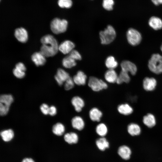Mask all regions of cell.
Instances as JSON below:
<instances>
[{"label":"cell","instance_id":"6da1fadb","mask_svg":"<svg viewBox=\"0 0 162 162\" xmlns=\"http://www.w3.org/2000/svg\"><path fill=\"white\" fill-rule=\"evenodd\" d=\"M40 41L42 45L40 52L45 57L53 56L57 53L59 46L53 36L50 34L45 35L41 38Z\"/></svg>","mask_w":162,"mask_h":162},{"label":"cell","instance_id":"7a4b0ae2","mask_svg":"<svg viewBox=\"0 0 162 162\" xmlns=\"http://www.w3.org/2000/svg\"><path fill=\"white\" fill-rule=\"evenodd\" d=\"M148 67L152 72L159 74L162 73V56L159 54H153L150 58Z\"/></svg>","mask_w":162,"mask_h":162},{"label":"cell","instance_id":"3957f363","mask_svg":"<svg viewBox=\"0 0 162 162\" xmlns=\"http://www.w3.org/2000/svg\"><path fill=\"white\" fill-rule=\"evenodd\" d=\"M101 43L103 44H108L112 42L116 35V31L111 25H108L103 31L99 33Z\"/></svg>","mask_w":162,"mask_h":162},{"label":"cell","instance_id":"277c9868","mask_svg":"<svg viewBox=\"0 0 162 162\" xmlns=\"http://www.w3.org/2000/svg\"><path fill=\"white\" fill-rule=\"evenodd\" d=\"M68 25V22L66 20L55 18L51 22L50 28L54 33L58 34L65 32Z\"/></svg>","mask_w":162,"mask_h":162},{"label":"cell","instance_id":"5b68a950","mask_svg":"<svg viewBox=\"0 0 162 162\" xmlns=\"http://www.w3.org/2000/svg\"><path fill=\"white\" fill-rule=\"evenodd\" d=\"M88 85L92 90L95 92H99L108 88V85L106 82L93 76L89 77Z\"/></svg>","mask_w":162,"mask_h":162},{"label":"cell","instance_id":"8992f818","mask_svg":"<svg viewBox=\"0 0 162 162\" xmlns=\"http://www.w3.org/2000/svg\"><path fill=\"white\" fill-rule=\"evenodd\" d=\"M126 37L128 43L132 46L139 45L142 39L140 33L137 30L132 28L128 29L126 33Z\"/></svg>","mask_w":162,"mask_h":162},{"label":"cell","instance_id":"52a82bcc","mask_svg":"<svg viewBox=\"0 0 162 162\" xmlns=\"http://www.w3.org/2000/svg\"><path fill=\"white\" fill-rule=\"evenodd\" d=\"M122 70L130 73L133 75H135L137 71V68L135 64L132 62L128 61H123L121 64Z\"/></svg>","mask_w":162,"mask_h":162},{"label":"cell","instance_id":"ba28073f","mask_svg":"<svg viewBox=\"0 0 162 162\" xmlns=\"http://www.w3.org/2000/svg\"><path fill=\"white\" fill-rule=\"evenodd\" d=\"M70 76L69 74L64 70L61 68H58L55 79L58 85L61 86Z\"/></svg>","mask_w":162,"mask_h":162},{"label":"cell","instance_id":"9c48e42d","mask_svg":"<svg viewBox=\"0 0 162 162\" xmlns=\"http://www.w3.org/2000/svg\"><path fill=\"white\" fill-rule=\"evenodd\" d=\"M75 44L72 42L66 40L60 44L58 46V50L64 54H69L75 47Z\"/></svg>","mask_w":162,"mask_h":162},{"label":"cell","instance_id":"30bf717a","mask_svg":"<svg viewBox=\"0 0 162 162\" xmlns=\"http://www.w3.org/2000/svg\"><path fill=\"white\" fill-rule=\"evenodd\" d=\"M71 103L75 110L77 112H80L85 105L84 100L77 96H75L72 98Z\"/></svg>","mask_w":162,"mask_h":162},{"label":"cell","instance_id":"8fae6325","mask_svg":"<svg viewBox=\"0 0 162 162\" xmlns=\"http://www.w3.org/2000/svg\"><path fill=\"white\" fill-rule=\"evenodd\" d=\"M157 85L156 80L154 78L146 77L143 81V86L147 91H152L154 89Z\"/></svg>","mask_w":162,"mask_h":162},{"label":"cell","instance_id":"7c38bea8","mask_svg":"<svg viewBox=\"0 0 162 162\" xmlns=\"http://www.w3.org/2000/svg\"><path fill=\"white\" fill-rule=\"evenodd\" d=\"M87 76L82 71H78L73 78L75 84L78 86H84L86 83Z\"/></svg>","mask_w":162,"mask_h":162},{"label":"cell","instance_id":"4fadbf2b","mask_svg":"<svg viewBox=\"0 0 162 162\" xmlns=\"http://www.w3.org/2000/svg\"><path fill=\"white\" fill-rule=\"evenodd\" d=\"M14 35L20 42L24 43L28 40V35L26 30L23 28H17L15 30Z\"/></svg>","mask_w":162,"mask_h":162},{"label":"cell","instance_id":"5bb4252c","mask_svg":"<svg viewBox=\"0 0 162 162\" xmlns=\"http://www.w3.org/2000/svg\"><path fill=\"white\" fill-rule=\"evenodd\" d=\"M71 124L73 128L78 130H81L84 128L85 123L83 118L80 116H76L72 119Z\"/></svg>","mask_w":162,"mask_h":162},{"label":"cell","instance_id":"9a60e30c","mask_svg":"<svg viewBox=\"0 0 162 162\" xmlns=\"http://www.w3.org/2000/svg\"><path fill=\"white\" fill-rule=\"evenodd\" d=\"M45 57L40 52H34L31 56L32 60L37 66L45 64L46 62Z\"/></svg>","mask_w":162,"mask_h":162},{"label":"cell","instance_id":"2e32d148","mask_svg":"<svg viewBox=\"0 0 162 162\" xmlns=\"http://www.w3.org/2000/svg\"><path fill=\"white\" fill-rule=\"evenodd\" d=\"M89 116L90 119L94 122H99L103 116L102 112L98 108L93 107L89 111Z\"/></svg>","mask_w":162,"mask_h":162},{"label":"cell","instance_id":"e0dca14e","mask_svg":"<svg viewBox=\"0 0 162 162\" xmlns=\"http://www.w3.org/2000/svg\"><path fill=\"white\" fill-rule=\"evenodd\" d=\"M148 23L149 26L154 30H157L162 28V20L158 17L152 16L150 17Z\"/></svg>","mask_w":162,"mask_h":162},{"label":"cell","instance_id":"ac0fdd59","mask_svg":"<svg viewBox=\"0 0 162 162\" xmlns=\"http://www.w3.org/2000/svg\"><path fill=\"white\" fill-rule=\"evenodd\" d=\"M118 75L114 69H109L106 71L104 74V78L108 82L113 83L117 81Z\"/></svg>","mask_w":162,"mask_h":162},{"label":"cell","instance_id":"d6986e66","mask_svg":"<svg viewBox=\"0 0 162 162\" xmlns=\"http://www.w3.org/2000/svg\"><path fill=\"white\" fill-rule=\"evenodd\" d=\"M118 152L119 155L122 159L127 160L130 158L131 151L128 147L123 145L118 148Z\"/></svg>","mask_w":162,"mask_h":162},{"label":"cell","instance_id":"ffe728a7","mask_svg":"<svg viewBox=\"0 0 162 162\" xmlns=\"http://www.w3.org/2000/svg\"><path fill=\"white\" fill-rule=\"evenodd\" d=\"M117 110L120 114L124 115H130L133 112V108L128 104L119 105L118 107Z\"/></svg>","mask_w":162,"mask_h":162},{"label":"cell","instance_id":"44dd1931","mask_svg":"<svg viewBox=\"0 0 162 162\" xmlns=\"http://www.w3.org/2000/svg\"><path fill=\"white\" fill-rule=\"evenodd\" d=\"M143 122L146 126L150 128L154 126L156 124V120L154 116L150 113L144 116Z\"/></svg>","mask_w":162,"mask_h":162},{"label":"cell","instance_id":"7402d4cb","mask_svg":"<svg viewBox=\"0 0 162 162\" xmlns=\"http://www.w3.org/2000/svg\"><path fill=\"white\" fill-rule=\"evenodd\" d=\"M64 139L66 142L71 144L77 142L78 136L76 133L71 132L65 134L64 136Z\"/></svg>","mask_w":162,"mask_h":162},{"label":"cell","instance_id":"603a6c76","mask_svg":"<svg viewBox=\"0 0 162 162\" xmlns=\"http://www.w3.org/2000/svg\"><path fill=\"white\" fill-rule=\"evenodd\" d=\"M0 134L2 140L5 142L10 141L14 136V131L11 129L2 130Z\"/></svg>","mask_w":162,"mask_h":162},{"label":"cell","instance_id":"cb8c5ba5","mask_svg":"<svg viewBox=\"0 0 162 162\" xmlns=\"http://www.w3.org/2000/svg\"><path fill=\"white\" fill-rule=\"evenodd\" d=\"M141 130L140 126L135 123H130L128 126V132L131 136H137L139 135L140 133Z\"/></svg>","mask_w":162,"mask_h":162},{"label":"cell","instance_id":"d4e9b609","mask_svg":"<svg viewBox=\"0 0 162 162\" xmlns=\"http://www.w3.org/2000/svg\"><path fill=\"white\" fill-rule=\"evenodd\" d=\"M130 80V77L128 73L122 70L118 75L116 83L117 84H120L123 83H128Z\"/></svg>","mask_w":162,"mask_h":162},{"label":"cell","instance_id":"484cf974","mask_svg":"<svg viewBox=\"0 0 162 162\" xmlns=\"http://www.w3.org/2000/svg\"><path fill=\"white\" fill-rule=\"evenodd\" d=\"M14 98L10 94H4L1 95L0 104L9 107L13 102Z\"/></svg>","mask_w":162,"mask_h":162},{"label":"cell","instance_id":"4316f807","mask_svg":"<svg viewBox=\"0 0 162 162\" xmlns=\"http://www.w3.org/2000/svg\"><path fill=\"white\" fill-rule=\"evenodd\" d=\"M65 128L64 125L61 123H57L52 127L53 133L57 136H61L64 132Z\"/></svg>","mask_w":162,"mask_h":162},{"label":"cell","instance_id":"83f0119b","mask_svg":"<svg viewBox=\"0 0 162 162\" xmlns=\"http://www.w3.org/2000/svg\"><path fill=\"white\" fill-rule=\"evenodd\" d=\"M96 144L99 149L102 151L105 150L106 149L108 148L109 146L108 142L104 137H101L97 139Z\"/></svg>","mask_w":162,"mask_h":162},{"label":"cell","instance_id":"f1b7e54d","mask_svg":"<svg viewBox=\"0 0 162 162\" xmlns=\"http://www.w3.org/2000/svg\"><path fill=\"white\" fill-rule=\"evenodd\" d=\"M62 64L64 68H70L75 66L76 62V60L68 55L63 59Z\"/></svg>","mask_w":162,"mask_h":162},{"label":"cell","instance_id":"f546056e","mask_svg":"<svg viewBox=\"0 0 162 162\" xmlns=\"http://www.w3.org/2000/svg\"><path fill=\"white\" fill-rule=\"evenodd\" d=\"M96 132L98 135L101 137H104L108 132L107 127L104 123H100L96 127Z\"/></svg>","mask_w":162,"mask_h":162},{"label":"cell","instance_id":"4dcf8cb0","mask_svg":"<svg viewBox=\"0 0 162 162\" xmlns=\"http://www.w3.org/2000/svg\"><path fill=\"white\" fill-rule=\"evenodd\" d=\"M105 65L109 69H114L117 67L118 63L114 57L110 56L106 58Z\"/></svg>","mask_w":162,"mask_h":162},{"label":"cell","instance_id":"1f68e13d","mask_svg":"<svg viewBox=\"0 0 162 162\" xmlns=\"http://www.w3.org/2000/svg\"><path fill=\"white\" fill-rule=\"evenodd\" d=\"M58 4L61 8H70L72 4L71 0H58Z\"/></svg>","mask_w":162,"mask_h":162},{"label":"cell","instance_id":"d6a6232c","mask_svg":"<svg viewBox=\"0 0 162 162\" xmlns=\"http://www.w3.org/2000/svg\"><path fill=\"white\" fill-rule=\"evenodd\" d=\"M114 4L113 0H103V6L107 10H111L112 9Z\"/></svg>","mask_w":162,"mask_h":162},{"label":"cell","instance_id":"836d02e7","mask_svg":"<svg viewBox=\"0 0 162 162\" xmlns=\"http://www.w3.org/2000/svg\"><path fill=\"white\" fill-rule=\"evenodd\" d=\"M75 84L73 78L70 77L65 82L64 88L66 90H69L74 87Z\"/></svg>","mask_w":162,"mask_h":162},{"label":"cell","instance_id":"e575fe53","mask_svg":"<svg viewBox=\"0 0 162 162\" xmlns=\"http://www.w3.org/2000/svg\"><path fill=\"white\" fill-rule=\"evenodd\" d=\"M75 60H80L81 56L77 50H73L68 55Z\"/></svg>","mask_w":162,"mask_h":162},{"label":"cell","instance_id":"d590c367","mask_svg":"<svg viewBox=\"0 0 162 162\" xmlns=\"http://www.w3.org/2000/svg\"><path fill=\"white\" fill-rule=\"evenodd\" d=\"M13 73L14 75L17 78H22L25 76V72L23 71L16 68L13 70Z\"/></svg>","mask_w":162,"mask_h":162},{"label":"cell","instance_id":"8d00e7d4","mask_svg":"<svg viewBox=\"0 0 162 162\" xmlns=\"http://www.w3.org/2000/svg\"><path fill=\"white\" fill-rule=\"evenodd\" d=\"M9 107L0 104V114L2 116H4L7 114L9 111Z\"/></svg>","mask_w":162,"mask_h":162},{"label":"cell","instance_id":"74e56055","mask_svg":"<svg viewBox=\"0 0 162 162\" xmlns=\"http://www.w3.org/2000/svg\"><path fill=\"white\" fill-rule=\"evenodd\" d=\"M50 107L46 104H42L40 107V109L42 113L45 115L49 114Z\"/></svg>","mask_w":162,"mask_h":162},{"label":"cell","instance_id":"f35d334b","mask_svg":"<svg viewBox=\"0 0 162 162\" xmlns=\"http://www.w3.org/2000/svg\"><path fill=\"white\" fill-rule=\"evenodd\" d=\"M56 109L55 106H52L50 107L48 114L51 116H54L56 115Z\"/></svg>","mask_w":162,"mask_h":162},{"label":"cell","instance_id":"ab89813d","mask_svg":"<svg viewBox=\"0 0 162 162\" xmlns=\"http://www.w3.org/2000/svg\"><path fill=\"white\" fill-rule=\"evenodd\" d=\"M15 68L24 72H25L26 69L24 64L21 62H19L16 64Z\"/></svg>","mask_w":162,"mask_h":162},{"label":"cell","instance_id":"60d3db41","mask_svg":"<svg viewBox=\"0 0 162 162\" xmlns=\"http://www.w3.org/2000/svg\"><path fill=\"white\" fill-rule=\"evenodd\" d=\"M153 3L155 5L162 4V0H151Z\"/></svg>","mask_w":162,"mask_h":162},{"label":"cell","instance_id":"b9f144b4","mask_svg":"<svg viewBox=\"0 0 162 162\" xmlns=\"http://www.w3.org/2000/svg\"><path fill=\"white\" fill-rule=\"evenodd\" d=\"M21 162H35V161L31 158H26L22 160Z\"/></svg>","mask_w":162,"mask_h":162},{"label":"cell","instance_id":"7bdbcfd3","mask_svg":"<svg viewBox=\"0 0 162 162\" xmlns=\"http://www.w3.org/2000/svg\"><path fill=\"white\" fill-rule=\"evenodd\" d=\"M160 50L162 52V44L161 45V46H160Z\"/></svg>","mask_w":162,"mask_h":162}]
</instances>
